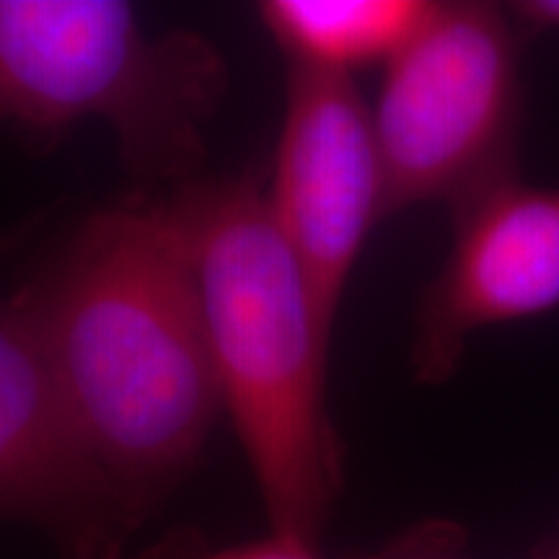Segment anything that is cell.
<instances>
[{"mask_svg": "<svg viewBox=\"0 0 559 559\" xmlns=\"http://www.w3.org/2000/svg\"><path fill=\"white\" fill-rule=\"evenodd\" d=\"M264 200L334 330L370 230L386 221L370 104L353 79L288 68Z\"/></svg>", "mask_w": 559, "mask_h": 559, "instance_id": "5", "label": "cell"}, {"mask_svg": "<svg viewBox=\"0 0 559 559\" xmlns=\"http://www.w3.org/2000/svg\"><path fill=\"white\" fill-rule=\"evenodd\" d=\"M430 9V0H264L260 21L288 68L353 79L386 66Z\"/></svg>", "mask_w": 559, "mask_h": 559, "instance_id": "8", "label": "cell"}, {"mask_svg": "<svg viewBox=\"0 0 559 559\" xmlns=\"http://www.w3.org/2000/svg\"><path fill=\"white\" fill-rule=\"evenodd\" d=\"M355 559H466V531L453 521L415 523L386 547Z\"/></svg>", "mask_w": 559, "mask_h": 559, "instance_id": "10", "label": "cell"}, {"mask_svg": "<svg viewBox=\"0 0 559 559\" xmlns=\"http://www.w3.org/2000/svg\"><path fill=\"white\" fill-rule=\"evenodd\" d=\"M19 290L91 456L140 528L223 417L171 200L96 210Z\"/></svg>", "mask_w": 559, "mask_h": 559, "instance_id": "1", "label": "cell"}, {"mask_svg": "<svg viewBox=\"0 0 559 559\" xmlns=\"http://www.w3.org/2000/svg\"><path fill=\"white\" fill-rule=\"evenodd\" d=\"M169 200L190 249L223 417L270 528L319 542L345 485L326 400L334 330L260 177L190 179Z\"/></svg>", "mask_w": 559, "mask_h": 559, "instance_id": "2", "label": "cell"}, {"mask_svg": "<svg viewBox=\"0 0 559 559\" xmlns=\"http://www.w3.org/2000/svg\"><path fill=\"white\" fill-rule=\"evenodd\" d=\"M0 521L37 528L58 559H124L138 534L91 456L19 288L0 293Z\"/></svg>", "mask_w": 559, "mask_h": 559, "instance_id": "6", "label": "cell"}, {"mask_svg": "<svg viewBox=\"0 0 559 559\" xmlns=\"http://www.w3.org/2000/svg\"><path fill=\"white\" fill-rule=\"evenodd\" d=\"M370 120L386 218L425 202L453 210L519 174L521 26L495 3H432L383 66Z\"/></svg>", "mask_w": 559, "mask_h": 559, "instance_id": "4", "label": "cell"}, {"mask_svg": "<svg viewBox=\"0 0 559 559\" xmlns=\"http://www.w3.org/2000/svg\"><path fill=\"white\" fill-rule=\"evenodd\" d=\"M559 309V185L506 177L453 207V243L419 298L417 383L456 373L474 334Z\"/></svg>", "mask_w": 559, "mask_h": 559, "instance_id": "7", "label": "cell"}, {"mask_svg": "<svg viewBox=\"0 0 559 559\" xmlns=\"http://www.w3.org/2000/svg\"><path fill=\"white\" fill-rule=\"evenodd\" d=\"M132 559H324L319 542L267 528L260 539L218 544L198 528H171Z\"/></svg>", "mask_w": 559, "mask_h": 559, "instance_id": "9", "label": "cell"}, {"mask_svg": "<svg viewBox=\"0 0 559 559\" xmlns=\"http://www.w3.org/2000/svg\"><path fill=\"white\" fill-rule=\"evenodd\" d=\"M539 559H559V542L555 544V547L551 549H547V551H542L539 555Z\"/></svg>", "mask_w": 559, "mask_h": 559, "instance_id": "12", "label": "cell"}, {"mask_svg": "<svg viewBox=\"0 0 559 559\" xmlns=\"http://www.w3.org/2000/svg\"><path fill=\"white\" fill-rule=\"evenodd\" d=\"M226 86L213 41L153 34L122 0H0V128L32 143L104 122L138 179L185 185Z\"/></svg>", "mask_w": 559, "mask_h": 559, "instance_id": "3", "label": "cell"}, {"mask_svg": "<svg viewBox=\"0 0 559 559\" xmlns=\"http://www.w3.org/2000/svg\"><path fill=\"white\" fill-rule=\"evenodd\" d=\"M510 16L523 32H559V0H521L510 5Z\"/></svg>", "mask_w": 559, "mask_h": 559, "instance_id": "11", "label": "cell"}]
</instances>
